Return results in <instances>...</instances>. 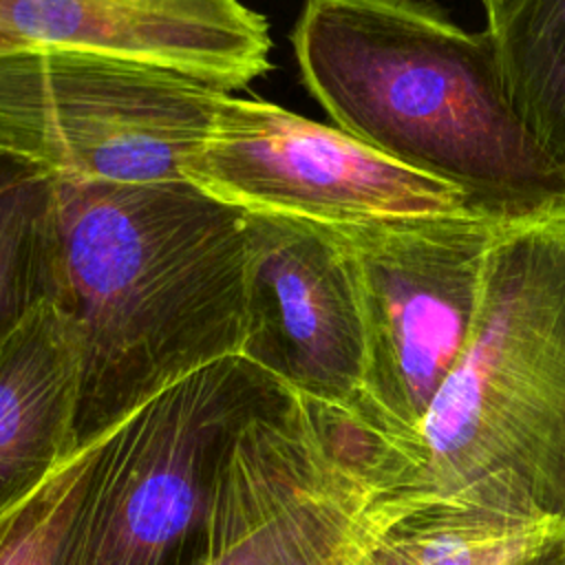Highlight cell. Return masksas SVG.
<instances>
[{
	"instance_id": "obj_1",
	"label": "cell",
	"mask_w": 565,
	"mask_h": 565,
	"mask_svg": "<svg viewBox=\"0 0 565 565\" xmlns=\"http://www.w3.org/2000/svg\"><path fill=\"white\" fill-rule=\"evenodd\" d=\"M347 419L369 523L565 519V210L516 218L494 241L470 342L415 424L371 433Z\"/></svg>"
},
{
	"instance_id": "obj_2",
	"label": "cell",
	"mask_w": 565,
	"mask_h": 565,
	"mask_svg": "<svg viewBox=\"0 0 565 565\" xmlns=\"http://www.w3.org/2000/svg\"><path fill=\"white\" fill-rule=\"evenodd\" d=\"M60 291L82 448L203 364L241 353L245 214L190 181L60 179Z\"/></svg>"
},
{
	"instance_id": "obj_3",
	"label": "cell",
	"mask_w": 565,
	"mask_h": 565,
	"mask_svg": "<svg viewBox=\"0 0 565 565\" xmlns=\"http://www.w3.org/2000/svg\"><path fill=\"white\" fill-rule=\"evenodd\" d=\"M294 51L335 126L384 157L501 216L565 210V170L521 117L488 29L422 0H307Z\"/></svg>"
},
{
	"instance_id": "obj_4",
	"label": "cell",
	"mask_w": 565,
	"mask_h": 565,
	"mask_svg": "<svg viewBox=\"0 0 565 565\" xmlns=\"http://www.w3.org/2000/svg\"><path fill=\"white\" fill-rule=\"evenodd\" d=\"M287 391L234 353L166 386L106 430L62 565H203L230 444Z\"/></svg>"
},
{
	"instance_id": "obj_5",
	"label": "cell",
	"mask_w": 565,
	"mask_h": 565,
	"mask_svg": "<svg viewBox=\"0 0 565 565\" xmlns=\"http://www.w3.org/2000/svg\"><path fill=\"white\" fill-rule=\"evenodd\" d=\"M225 95L159 64L15 46L0 51V148L60 179L183 181Z\"/></svg>"
},
{
	"instance_id": "obj_6",
	"label": "cell",
	"mask_w": 565,
	"mask_h": 565,
	"mask_svg": "<svg viewBox=\"0 0 565 565\" xmlns=\"http://www.w3.org/2000/svg\"><path fill=\"white\" fill-rule=\"evenodd\" d=\"M516 218L472 212L342 227L360 271L366 364L344 408L371 433L415 424L466 351L479 316L488 254Z\"/></svg>"
},
{
	"instance_id": "obj_7",
	"label": "cell",
	"mask_w": 565,
	"mask_h": 565,
	"mask_svg": "<svg viewBox=\"0 0 565 565\" xmlns=\"http://www.w3.org/2000/svg\"><path fill=\"white\" fill-rule=\"evenodd\" d=\"M369 503L344 411L287 391L230 444L203 565H342Z\"/></svg>"
},
{
	"instance_id": "obj_8",
	"label": "cell",
	"mask_w": 565,
	"mask_h": 565,
	"mask_svg": "<svg viewBox=\"0 0 565 565\" xmlns=\"http://www.w3.org/2000/svg\"><path fill=\"white\" fill-rule=\"evenodd\" d=\"M183 177L243 212L333 227L488 212L463 190L384 157L338 126L230 93Z\"/></svg>"
},
{
	"instance_id": "obj_9",
	"label": "cell",
	"mask_w": 565,
	"mask_h": 565,
	"mask_svg": "<svg viewBox=\"0 0 565 565\" xmlns=\"http://www.w3.org/2000/svg\"><path fill=\"white\" fill-rule=\"evenodd\" d=\"M241 355L294 393L349 408L364 364V311L353 245L342 227L245 214Z\"/></svg>"
},
{
	"instance_id": "obj_10",
	"label": "cell",
	"mask_w": 565,
	"mask_h": 565,
	"mask_svg": "<svg viewBox=\"0 0 565 565\" xmlns=\"http://www.w3.org/2000/svg\"><path fill=\"white\" fill-rule=\"evenodd\" d=\"M0 35L159 64L227 93L271 68L267 20L241 0H0Z\"/></svg>"
},
{
	"instance_id": "obj_11",
	"label": "cell",
	"mask_w": 565,
	"mask_h": 565,
	"mask_svg": "<svg viewBox=\"0 0 565 565\" xmlns=\"http://www.w3.org/2000/svg\"><path fill=\"white\" fill-rule=\"evenodd\" d=\"M77 388L75 335L44 305L0 344V516L77 450Z\"/></svg>"
},
{
	"instance_id": "obj_12",
	"label": "cell",
	"mask_w": 565,
	"mask_h": 565,
	"mask_svg": "<svg viewBox=\"0 0 565 565\" xmlns=\"http://www.w3.org/2000/svg\"><path fill=\"white\" fill-rule=\"evenodd\" d=\"M57 177L0 148V344L60 291Z\"/></svg>"
},
{
	"instance_id": "obj_13",
	"label": "cell",
	"mask_w": 565,
	"mask_h": 565,
	"mask_svg": "<svg viewBox=\"0 0 565 565\" xmlns=\"http://www.w3.org/2000/svg\"><path fill=\"white\" fill-rule=\"evenodd\" d=\"M565 534L561 516L424 512L369 523V565H523Z\"/></svg>"
},
{
	"instance_id": "obj_14",
	"label": "cell",
	"mask_w": 565,
	"mask_h": 565,
	"mask_svg": "<svg viewBox=\"0 0 565 565\" xmlns=\"http://www.w3.org/2000/svg\"><path fill=\"white\" fill-rule=\"evenodd\" d=\"M483 7L512 99L541 148L565 170V0Z\"/></svg>"
},
{
	"instance_id": "obj_15",
	"label": "cell",
	"mask_w": 565,
	"mask_h": 565,
	"mask_svg": "<svg viewBox=\"0 0 565 565\" xmlns=\"http://www.w3.org/2000/svg\"><path fill=\"white\" fill-rule=\"evenodd\" d=\"M99 439L77 448L0 516V565H62Z\"/></svg>"
},
{
	"instance_id": "obj_16",
	"label": "cell",
	"mask_w": 565,
	"mask_h": 565,
	"mask_svg": "<svg viewBox=\"0 0 565 565\" xmlns=\"http://www.w3.org/2000/svg\"><path fill=\"white\" fill-rule=\"evenodd\" d=\"M523 565H565V534L545 550H541L536 556L525 561Z\"/></svg>"
},
{
	"instance_id": "obj_17",
	"label": "cell",
	"mask_w": 565,
	"mask_h": 565,
	"mask_svg": "<svg viewBox=\"0 0 565 565\" xmlns=\"http://www.w3.org/2000/svg\"><path fill=\"white\" fill-rule=\"evenodd\" d=\"M366 534V532H364ZM344 565H369V558H366V550H364V543H362V547L344 563Z\"/></svg>"
},
{
	"instance_id": "obj_18",
	"label": "cell",
	"mask_w": 565,
	"mask_h": 565,
	"mask_svg": "<svg viewBox=\"0 0 565 565\" xmlns=\"http://www.w3.org/2000/svg\"><path fill=\"white\" fill-rule=\"evenodd\" d=\"M481 2H483V4H486V2H490V0H481Z\"/></svg>"
}]
</instances>
